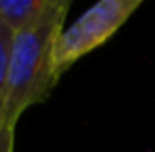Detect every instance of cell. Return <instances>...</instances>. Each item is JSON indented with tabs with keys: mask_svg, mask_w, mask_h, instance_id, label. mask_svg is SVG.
<instances>
[{
	"mask_svg": "<svg viewBox=\"0 0 155 152\" xmlns=\"http://www.w3.org/2000/svg\"><path fill=\"white\" fill-rule=\"evenodd\" d=\"M51 0H0V23L13 36L40 21Z\"/></svg>",
	"mask_w": 155,
	"mask_h": 152,
	"instance_id": "3957f363",
	"label": "cell"
},
{
	"mask_svg": "<svg viewBox=\"0 0 155 152\" xmlns=\"http://www.w3.org/2000/svg\"><path fill=\"white\" fill-rule=\"evenodd\" d=\"M11 46H13V33L0 23V127L4 125V104H6V81H8Z\"/></svg>",
	"mask_w": 155,
	"mask_h": 152,
	"instance_id": "277c9868",
	"label": "cell"
},
{
	"mask_svg": "<svg viewBox=\"0 0 155 152\" xmlns=\"http://www.w3.org/2000/svg\"><path fill=\"white\" fill-rule=\"evenodd\" d=\"M140 6L143 0H99L88 6L57 38L52 52L54 77L61 79L80 58L109 42Z\"/></svg>",
	"mask_w": 155,
	"mask_h": 152,
	"instance_id": "7a4b0ae2",
	"label": "cell"
},
{
	"mask_svg": "<svg viewBox=\"0 0 155 152\" xmlns=\"http://www.w3.org/2000/svg\"><path fill=\"white\" fill-rule=\"evenodd\" d=\"M69 8V0H51L38 23L13 36L4 104L6 125L17 127L27 108L44 102L59 83L52 69V52Z\"/></svg>",
	"mask_w": 155,
	"mask_h": 152,
	"instance_id": "6da1fadb",
	"label": "cell"
},
{
	"mask_svg": "<svg viewBox=\"0 0 155 152\" xmlns=\"http://www.w3.org/2000/svg\"><path fill=\"white\" fill-rule=\"evenodd\" d=\"M15 131L17 127L4 125L0 127V152H15Z\"/></svg>",
	"mask_w": 155,
	"mask_h": 152,
	"instance_id": "5b68a950",
	"label": "cell"
}]
</instances>
